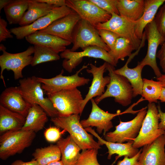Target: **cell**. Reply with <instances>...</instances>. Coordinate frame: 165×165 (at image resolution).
<instances>
[{
    "label": "cell",
    "instance_id": "cell-18",
    "mask_svg": "<svg viewBox=\"0 0 165 165\" xmlns=\"http://www.w3.org/2000/svg\"><path fill=\"white\" fill-rule=\"evenodd\" d=\"M165 146L164 135L143 146L138 159L140 165H165Z\"/></svg>",
    "mask_w": 165,
    "mask_h": 165
},
{
    "label": "cell",
    "instance_id": "cell-40",
    "mask_svg": "<svg viewBox=\"0 0 165 165\" xmlns=\"http://www.w3.org/2000/svg\"><path fill=\"white\" fill-rule=\"evenodd\" d=\"M7 23L3 19L0 17V42L5 41L8 38H12L13 35L7 28Z\"/></svg>",
    "mask_w": 165,
    "mask_h": 165
},
{
    "label": "cell",
    "instance_id": "cell-37",
    "mask_svg": "<svg viewBox=\"0 0 165 165\" xmlns=\"http://www.w3.org/2000/svg\"><path fill=\"white\" fill-rule=\"evenodd\" d=\"M98 7L112 15L119 13L117 9L118 0H90Z\"/></svg>",
    "mask_w": 165,
    "mask_h": 165
},
{
    "label": "cell",
    "instance_id": "cell-14",
    "mask_svg": "<svg viewBox=\"0 0 165 165\" xmlns=\"http://www.w3.org/2000/svg\"><path fill=\"white\" fill-rule=\"evenodd\" d=\"M65 6L76 12L83 19L95 27L106 22L112 15L98 7L90 0H65Z\"/></svg>",
    "mask_w": 165,
    "mask_h": 165
},
{
    "label": "cell",
    "instance_id": "cell-10",
    "mask_svg": "<svg viewBox=\"0 0 165 165\" xmlns=\"http://www.w3.org/2000/svg\"><path fill=\"white\" fill-rule=\"evenodd\" d=\"M89 65H83L75 74L71 76L63 75L64 71L62 70L60 74L54 77L48 79L37 77V79L42 83V87L46 95L77 88L88 84L90 81L89 79L80 77L79 75Z\"/></svg>",
    "mask_w": 165,
    "mask_h": 165
},
{
    "label": "cell",
    "instance_id": "cell-23",
    "mask_svg": "<svg viewBox=\"0 0 165 165\" xmlns=\"http://www.w3.org/2000/svg\"><path fill=\"white\" fill-rule=\"evenodd\" d=\"M137 53V52H135L132 54L123 67L114 70L115 73L125 77L128 80L133 88V97H135L139 95H141L143 86L141 72L144 67L139 62L137 65L134 68H130L128 66L129 63Z\"/></svg>",
    "mask_w": 165,
    "mask_h": 165
},
{
    "label": "cell",
    "instance_id": "cell-20",
    "mask_svg": "<svg viewBox=\"0 0 165 165\" xmlns=\"http://www.w3.org/2000/svg\"><path fill=\"white\" fill-rule=\"evenodd\" d=\"M107 64V63L105 62L102 65L97 67L90 63L89 65L90 68L86 69L87 73L92 75L93 78L88 92L82 102L83 109L90 100L93 97L101 96L105 92V87L109 84L110 79L109 76H103L106 70Z\"/></svg>",
    "mask_w": 165,
    "mask_h": 165
},
{
    "label": "cell",
    "instance_id": "cell-13",
    "mask_svg": "<svg viewBox=\"0 0 165 165\" xmlns=\"http://www.w3.org/2000/svg\"><path fill=\"white\" fill-rule=\"evenodd\" d=\"M34 46H30L25 51L19 53H12L4 50L0 56V66L1 68L0 78L6 86L3 75L4 71H12L14 74L15 79L22 78L23 69L26 66L31 64L34 53Z\"/></svg>",
    "mask_w": 165,
    "mask_h": 165
},
{
    "label": "cell",
    "instance_id": "cell-33",
    "mask_svg": "<svg viewBox=\"0 0 165 165\" xmlns=\"http://www.w3.org/2000/svg\"><path fill=\"white\" fill-rule=\"evenodd\" d=\"M135 50L134 46L127 39L120 37L117 40L114 49L109 53L118 63L119 60L124 61L127 57H130Z\"/></svg>",
    "mask_w": 165,
    "mask_h": 165
},
{
    "label": "cell",
    "instance_id": "cell-24",
    "mask_svg": "<svg viewBox=\"0 0 165 165\" xmlns=\"http://www.w3.org/2000/svg\"><path fill=\"white\" fill-rule=\"evenodd\" d=\"M145 8L141 17L136 21L135 31L138 38L142 40L145 27L153 21L159 8L165 0H145Z\"/></svg>",
    "mask_w": 165,
    "mask_h": 165
},
{
    "label": "cell",
    "instance_id": "cell-46",
    "mask_svg": "<svg viewBox=\"0 0 165 165\" xmlns=\"http://www.w3.org/2000/svg\"><path fill=\"white\" fill-rule=\"evenodd\" d=\"M12 0H0V11L3 8L6 6Z\"/></svg>",
    "mask_w": 165,
    "mask_h": 165
},
{
    "label": "cell",
    "instance_id": "cell-31",
    "mask_svg": "<svg viewBox=\"0 0 165 165\" xmlns=\"http://www.w3.org/2000/svg\"><path fill=\"white\" fill-rule=\"evenodd\" d=\"M32 155L39 165H46L60 160L61 157L60 150L57 145L37 148Z\"/></svg>",
    "mask_w": 165,
    "mask_h": 165
},
{
    "label": "cell",
    "instance_id": "cell-4",
    "mask_svg": "<svg viewBox=\"0 0 165 165\" xmlns=\"http://www.w3.org/2000/svg\"><path fill=\"white\" fill-rule=\"evenodd\" d=\"M36 136L32 131L21 129L9 132L0 137V158L5 160L16 154L20 153L30 146Z\"/></svg>",
    "mask_w": 165,
    "mask_h": 165
},
{
    "label": "cell",
    "instance_id": "cell-38",
    "mask_svg": "<svg viewBox=\"0 0 165 165\" xmlns=\"http://www.w3.org/2000/svg\"><path fill=\"white\" fill-rule=\"evenodd\" d=\"M160 33L165 36V2L160 7L154 19Z\"/></svg>",
    "mask_w": 165,
    "mask_h": 165
},
{
    "label": "cell",
    "instance_id": "cell-3",
    "mask_svg": "<svg viewBox=\"0 0 165 165\" xmlns=\"http://www.w3.org/2000/svg\"><path fill=\"white\" fill-rule=\"evenodd\" d=\"M18 86L25 100L31 105L37 104L41 107L48 116L51 118L59 116V113L48 97L44 96L42 84L37 77L32 76L20 79Z\"/></svg>",
    "mask_w": 165,
    "mask_h": 165
},
{
    "label": "cell",
    "instance_id": "cell-28",
    "mask_svg": "<svg viewBox=\"0 0 165 165\" xmlns=\"http://www.w3.org/2000/svg\"><path fill=\"white\" fill-rule=\"evenodd\" d=\"M54 6L46 3L38 2L35 0H29L28 9L19 24L21 27L28 25L48 14Z\"/></svg>",
    "mask_w": 165,
    "mask_h": 165
},
{
    "label": "cell",
    "instance_id": "cell-19",
    "mask_svg": "<svg viewBox=\"0 0 165 165\" xmlns=\"http://www.w3.org/2000/svg\"><path fill=\"white\" fill-rule=\"evenodd\" d=\"M0 105L26 118L32 105L24 99L18 86L6 89L1 94Z\"/></svg>",
    "mask_w": 165,
    "mask_h": 165
},
{
    "label": "cell",
    "instance_id": "cell-5",
    "mask_svg": "<svg viewBox=\"0 0 165 165\" xmlns=\"http://www.w3.org/2000/svg\"><path fill=\"white\" fill-rule=\"evenodd\" d=\"M59 113V116L66 117L73 114L81 115L83 110V99L77 88L65 90L47 94Z\"/></svg>",
    "mask_w": 165,
    "mask_h": 165
},
{
    "label": "cell",
    "instance_id": "cell-12",
    "mask_svg": "<svg viewBox=\"0 0 165 165\" xmlns=\"http://www.w3.org/2000/svg\"><path fill=\"white\" fill-rule=\"evenodd\" d=\"M147 107L140 109L136 116L127 122L120 121L119 125L115 127L112 132H107L104 136L107 141L123 143L133 141L138 136L143 120L146 114Z\"/></svg>",
    "mask_w": 165,
    "mask_h": 165
},
{
    "label": "cell",
    "instance_id": "cell-11",
    "mask_svg": "<svg viewBox=\"0 0 165 165\" xmlns=\"http://www.w3.org/2000/svg\"><path fill=\"white\" fill-rule=\"evenodd\" d=\"M92 103V109L88 118L80 121L84 128L94 127H96L97 132L100 134L103 131L104 135L108 132L113 127L112 122V119L115 117L126 113L133 114L138 112V111H134L133 107L135 105L133 104L130 108L125 111L121 112L120 110L117 111L116 113H111L105 112L101 109L98 105L93 98L90 100Z\"/></svg>",
    "mask_w": 165,
    "mask_h": 165
},
{
    "label": "cell",
    "instance_id": "cell-6",
    "mask_svg": "<svg viewBox=\"0 0 165 165\" xmlns=\"http://www.w3.org/2000/svg\"><path fill=\"white\" fill-rule=\"evenodd\" d=\"M158 111L155 103H149L146 116L137 137L133 141V146L138 148L150 144L165 132L159 128Z\"/></svg>",
    "mask_w": 165,
    "mask_h": 165
},
{
    "label": "cell",
    "instance_id": "cell-1",
    "mask_svg": "<svg viewBox=\"0 0 165 165\" xmlns=\"http://www.w3.org/2000/svg\"><path fill=\"white\" fill-rule=\"evenodd\" d=\"M51 121L57 127L68 132L82 150L101 148L99 143L94 140L93 136L88 134L82 125L79 115L51 118Z\"/></svg>",
    "mask_w": 165,
    "mask_h": 165
},
{
    "label": "cell",
    "instance_id": "cell-39",
    "mask_svg": "<svg viewBox=\"0 0 165 165\" xmlns=\"http://www.w3.org/2000/svg\"><path fill=\"white\" fill-rule=\"evenodd\" d=\"M64 131L63 130L62 132H61L58 127H50L45 131L44 136L47 141L54 142L57 141L61 138V134Z\"/></svg>",
    "mask_w": 165,
    "mask_h": 165
},
{
    "label": "cell",
    "instance_id": "cell-30",
    "mask_svg": "<svg viewBox=\"0 0 165 165\" xmlns=\"http://www.w3.org/2000/svg\"><path fill=\"white\" fill-rule=\"evenodd\" d=\"M28 4L29 0H12L4 8L9 24H19L28 9Z\"/></svg>",
    "mask_w": 165,
    "mask_h": 165
},
{
    "label": "cell",
    "instance_id": "cell-36",
    "mask_svg": "<svg viewBox=\"0 0 165 165\" xmlns=\"http://www.w3.org/2000/svg\"><path fill=\"white\" fill-rule=\"evenodd\" d=\"M98 31L100 36L109 48L110 51L112 50L115 47L117 39L121 37L117 34L109 30L100 29L98 30Z\"/></svg>",
    "mask_w": 165,
    "mask_h": 165
},
{
    "label": "cell",
    "instance_id": "cell-50",
    "mask_svg": "<svg viewBox=\"0 0 165 165\" xmlns=\"http://www.w3.org/2000/svg\"><path fill=\"white\" fill-rule=\"evenodd\" d=\"M6 48L5 46L2 44H1L0 45V50L2 51L4 50H6Z\"/></svg>",
    "mask_w": 165,
    "mask_h": 165
},
{
    "label": "cell",
    "instance_id": "cell-47",
    "mask_svg": "<svg viewBox=\"0 0 165 165\" xmlns=\"http://www.w3.org/2000/svg\"><path fill=\"white\" fill-rule=\"evenodd\" d=\"M159 100L161 102H165V87H162V88Z\"/></svg>",
    "mask_w": 165,
    "mask_h": 165
},
{
    "label": "cell",
    "instance_id": "cell-27",
    "mask_svg": "<svg viewBox=\"0 0 165 165\" xmlns=\"http://www.w3.org/2000/svg\"><path fill=\"white\" fill-rule=\"evenodd\" d=\"M47 115L39 105L37 104L32 105L21 130L32 131L35 133L40 131L43 128L48 120Z\"/></svg>",
    "mask_w": 165,
    "mask_h": 165
},
{
    "label": "cell",
    "instance_id": "cell-17",
    "mask_svg": "<svg viewBox=\"0 0 165 165\" xmlns=\"http://www.w3.org/2000/svg\"><path fill=\"white\" fill-rule=\"evenodd\" d=\"M81 19L79 16L73 10L70 14L55 21L46 28L38 31L56 36L72 42L74 28Z\"/></svg>",
    "mask_w": 165,
    "mask_h": 165
},
{
    "label": "cell",
    "instance_id": "cell-45",
    "mask_svg": "<svg viewBox=\"0 0 165 165\" xmlns=\"http://www.w3.org/2000/svg\"><path fill=\"white\" fill-rule=\"evenodd\" d=\"M11 165H39L34 159L28 162H24L21 160H17L13 162Z\"/></svg>",
    "mask_w": 165,
    "mask_h": 165
},
{
    "label": "cell",
    "instance_id": "cell-34",
    "mask_svg": "<svg viewBox=\"0 0 165 165\" xmlns=\"http://www.w3.org/2000/svg\"><path fill=\"white\" fill-rule=\"evenodd\" d=\"M34 52L31 66L49 61L59 60L61 57L58 53L45 46L34 45Z\"/></svg>",
    "mask_w": 165,
    "mask_h": 165
},
{
    "label": "cell",
    "instance_id": "cell-7",
    "mask_svg": "<svg viewBox=\"0 0 165 165\" xmlns=\"http://www.w3.org/2000/svg\"><path fill=\"white\" fill-rule=\"evenodd\" d=\"M73 46L70 49L75 52L91 46L101 47L108 52L110 49L100 36L98 30L90 23L81 19L74 27L72 35Z\"/></svg>",
    "mask_w": 165,
    "mask_h": 165
},
{
    "label": "cell",
    "instance_id": "cell-29",
    "mask_svg": "<svg viewBox=\"0 0 165 165\" xmlns=\"http://www.w3.org/2000/svg\"><path fill=\"white\" fill-rule=\"evenodd\" d=\"M145 6L144 0H118L117 3L119 15L134 21L141 17Z\"/></svg>",
    "mask_w": 165,
    "mask_h": 165
},
{
    "label": "cell",
    "instance_id": "cell-2",
    "mask_svg": "<svg viewBox=\"0 0 165 165\" xmlns=\"http://www.w3.org/2000/svg\"><path fill=\"white\" fill-rule=\"evenodd\" d=\"M115 69L114 67L107 63L106 70L108 72L110 81L106 86L107 88L104 93L94 99L97 104L108 97H114L116 102L123 106H127L131 104L133 97L132 87L125 77L115 73Z\"/></svg>",
    "mask_w": 165,
    "mask_h": 165
},
{
    "label": "cell",
    "instance_id": "cell-9",
    "mask_svg": "<svg viewBox=\"0 0 165 165\" xmlns=\"http://www.w3.org/2000/svg\"><path fill=\"white\" fill-rule=\"evenodd\" d=\"M81 52H72L70 49H66L61 52L60 56L64 59L62 66L63 68L71 73L82 61L84 57L100 59L115 67L117 63L104 49L97 46H90L83 49Z\"/></svg>",
    "mask_w": 165,
    "mask_h": 165
},
{
    "label": "cell",
    "instance_id": "cell-49",
    "mask_svg": "<svg viewBox=\"0 0 165 165\" xmlns=\"http://www.w3.org/2000/svg\"><path fill=\"white\" fill-rule=\"evenodd\" d=\"M46 165H64L61 160H59L50 163Z\"/></svg>",
    "mask_w": 165,
    "mask_h": 165
},
{
    "label": "cell",
    "instance_id": "cell-48",
    "mask_svg": "<svg viewBox=\"0 0 165 165\" xmlns=\"http://www.w3.org/2000/svg\"><path fill=\"white\" fill-rule=\"evenodd\" d=\"M156 79L160 82L163 87H165V74L162 75L159 78H156Z\"/></svg>",
    "mask_w": 165,
    "mask_h": 165
},
{
    "label": "cell",
    "instance_id": "cell-16",
    "mask_svg": "<svg viewBox=\"0 0 165 165\" xmlns=\"http://www.w3.org/2000/svg\"><path fill=\"white\" fill-rule=\"evenodd\" d=\"M144 32L148 41L147 51L145 57L139 63L144 67L150 66L156 78H159L162 74L157 64L156 55L158 47L163 43L165 36L158 31L154 20L145 27Z\"/></svg>",
    "mask_w": 165,
    "mask_h": 165
},
{
    "label": "cell",
    "instance_id": "cell-21",
    "mask_svg": "<svg viewBox=\"0 0 165 165\" xmlns=\"http://www.w3.org/2000/svg\"><path fill=\"white\" fill-rule=\"evenodd\" d=\"M85 129L97 138L98 142L101 145H105L106 146L108 150V159H110L113 154L118 155L116 157L114 163L121 157L126 156L131 158L136 155L139 152L138 148H135L133 146V141H129L126 143L108 141L101 138L91 127L86 128Z\"/></svg>",
    "mask_w": 165,
    "mask_h": 165
},
{
    "label": "cell",
    "instance_id": "cell-25",
    "mask_svg": "<svg viewBox=\"0 0 165 165\" xmlns=\"http://www.w3.org/2000/svg\"><path fill=\"white\" fill-rule=\"evenodd\" d=\"M26 121L22 115L0 105V134L21 129Z\"/></svg>",
    "mask_w": 165,
    "mask_h": 165
},
{
    "label": "cell",
    "instance_id": "cell-15",
    "mask_svg": "<svg viewBox=\"0 0 165 165\" xmlns=\"http://www.w3.org/2000/svg\"><path fill=\"white\" fill-rule=\"evenodd\" d=\"M73 10L66 6L54 8L47 15L26 26L11 28L10 31L18 39H21L36 31L43 29L57 20L65 16Z\"/></svg>",
    "mask_w": 165,
    "mask_h": 165
},
{
    "label": "cell",
    "instance_id": "cell-51",
    "mask_svg": "<svg viewBox=\"0 0 165 165\" xmlns=\"http://www.w3.org/2000/svg\"><path fill=\"white\" fill-rule=\"evenodd\" d=\"M163 135H164V136L165 137V133Z\"/></svg>",
    "mask_w": 165,
    "mask_h": 165
},
{
    "label": "cell",
    "instance_id": "cell-32",
    "mask_svg": "<svg viewBox=\"0 0 165 165\" xmlns=\"http://www.w3.org/2000/svg\"><path fill=\"white\" fill-rule=\"evenodd\" d=\"M143 81L142 97L149 103L157 102L163 87L160 82L146 78L143 79Z\"/></svg>",
    "mask_w": 165,
    "mask_h": 165
},
{
    "label": "cell",
    "instance_id": "cell-44",
    "mask_svg": "<svg viewBox=\"0 0 165 165\" xmlns=\"http://www.w3.org/2000/svg\"><path fill=\"white\" fill-rule=\"evenodd\" d=\"M159 116L160 122L159 123V128L165 132V112H163L161 110L160 105H158Z\"/></svg>",
    "mask_w": 165,
    "mask_h": 165
},
{
    "label": "cell",
    "instance_id": "cell-8",
    "mask_svg": "<svg viewBox=\"0 0 165 165\" xmlns=\"http://www.w3.org/2000/svg\"><path fill=\"white\" fill-rule=\"evenodd\" d=\"M111 15V18L108 21L99 24L95 28L97 30L104 29L112 31L120 37L127 39L132 44L135 50L144 46L146 39L145 34L143 33L142 40L138 38L135 31L136 21L115 13Z\"/></svg>",
    "mask_w": 165,
    "mask_h": 165
},
{
    "label": "cell",
    "instance_id": "cell-41",
    "mask_svg": "<svg viewBox=\"0 0 165 165\" xmlns=\"http://www.w3.org/2000/svg\"><path fill=\"white\" fill-rule=\"evenodd\" d=\"M141 151L142 149H141L136 155L131 158L124 156L122 160L118 161L117 165H140L138 159Z\"/></svg>",
    "mask_w": 165,
    "mask_h": 165
},
{
    "label": "cell",
    "instance_id": "cell-35",
    "mask_svg": "<svg viewBox=\"0 0 165 165\" xmlns=\"http://www.w3.org/2000/svg\"><path fill=\"white\" fill-rule=\"evenodd\" d=\"M98 149L95 148L82 150L75 165H100L97 160Z\"/></svg>",
    "mask_w": 165,
    "mask_h": 165
},
{
    "label": "cell",
    "instance_id": "cell-26",
    "mask_svg": "<svg viewBox=\"0 0 165 165\" xmlns=\"http://www.w3.org/2000/svg\"><path fill=\"white\" fill-rule=\"evenodd\" d=\"M61 154V161L64 165H75L81 153V148L72 137L68 136L61 138L57 143Z\"/></svg>",
    "mask_w": 165,
    "mask_h": 165
},
{
    "label": "cell",
    "instance_id": "cell-43",
    "mask_svg": "<svg viewBox=\"0 0 165 165\" xmlns=\"http://www.w3.org/2000/svg\"><path fill=\"white\" fill-rule=\"evenodd\" d=\"M35 1L38 2L46 3L56 7L65 6V0H35Z\"/></svg>",
    "mask_w": 165,
    "mask_h": 165
},
{
    "label": "cell",
    "instance_id": "cell-22",
    "mask_svg": "<svg viewBox=\"0 0 165 165\" xmlns=\"http://www.w3.org/2000/svg\"><path fill=\"white\" fill-rule=\"evenodd\" d=\"M27 42L34 45L44 46L58 53L65 50L71 42L50 34L36 31L25 37Z\"/></svg>",
    "mask_w": 165,
    "mask_h": 165
},
{
    "label": "cell",
    "instance_id": "cell-42",
    "mask_svg": "<svg viewBox=\"0 0 165 165\" xmlns=\"http://www.w3.org/2000/svg\"><path fill=\"white\" fill-rule=\"evenodd\" d=\"M156 57L159 60L160 66L163 72L165 73V36L161 48L157 53Z\"/></svg>",
    "mask_w": 165,
    "mask_h": 165
}]
</instances>
